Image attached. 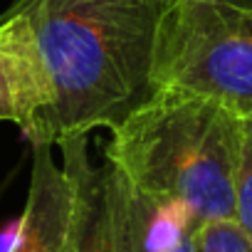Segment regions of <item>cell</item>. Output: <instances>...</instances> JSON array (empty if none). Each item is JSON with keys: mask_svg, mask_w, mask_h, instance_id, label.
<instances>
[{"mask_svg": "<svg viewBox=\"0 0 252 252\" xmlns=\"http://www.w3.org/2000/svg\"><path fill=\"white\" fill-rule=\"evenodd\" d=\"M166 0H15L0 18L13 50L15 121L57 146L114 129L151 99Z\"/></svg>", "mask_w": 252, "mask_h": 252, "instance_id": "1", "label": "cell"}, {"mask_svg": "<svg viewBox=\"0 0 252 252\" xmlns=\"http://www.w3.org/2000/svg\"><path fill=\"white\" fill-rule=\"evenodd\" d=\"M242 116L230 106L156 89L111 129L104 158L136 190L178 203L203 225L232 220Z\"/></svg>", "mask_w": 252, "mask_h": 252, "instance_id": "2", "label": "cell"}, {"mask_svg": "<svg viewBox=\"0 0 252 252\" xmlns=\"http://www.w3.org/2000/svg\"><path fill=\"white\" fill-rule=\"evenodd\" d=\"M154 87L215 99L252 116V8L218 0L168 3L154 42Z\"/></svg>", "mask_w": 252, "mask_h": 252, "instance_id": "3", "label": "cell"}, {"mask_svg": "<svg viewBox=\"0 0 252 252\" xmlns=\"http://www.w3.org/2000/svg\"><path fill=\"white\" fill-rule=\"evenodd\" d=\"M72 188V215L64 252H124L116 173L104 158H89L87 136L57 144Z\"/></svg>", "mask_w": 252, "mask_h": 252, "instance_id": "4", "label": "cell"}, {"mask_svg": "<svg viewBox=\"0 0 252 252\" xmlns=\"http://www.w3.org/2000/svg\"><path fill=\"white\" fill-rule=\"evenodd\" d=\"M50 144H32L30 190L18 235L8 252H64L72 188L62 166H57Z\"/></svg>", "mask_w": 252, "mask_h": 252, "instance_id": "5", "label": "cell"}, {"mask_svg": "<svg viewBox=\"0 0 252 252\" xmlns=\"http://www.w3.org/2000/svg\"><path fill=\"white\" fill-rule=\"evenodd\" d=\"M114 173L124 252H198V222L186 208L144 195L116 168Z\"/></svg>", "mask_w": 252, "mask_h": 252, "instance_id": "6", "label": "cell"}, {"mask_svg": "<svg viewBox=\"0 0 252 252\" xmlns=\"http://www.w3.org/2000/svg\"><path fill=\"white\" fill-rule=\"evenodd\" d=\"M235 225L252 245V116H242V141L235 171Z\"/></svg>", "mask_w": 252, "mask_h": 252, "instance_id": "7", "label": "cell"}, {"mask_svg": "<svg viewBox=\"0 0 252 252\" xmlns=\"http://www.w3.org/2000/svg\"><path fill=\"white\" fill-rule=\"evenodd\" d=\"M198 252H252V245L235 220H210L198 225Z\"/></svg>", "mask_w": 252, "mask_h": 252, "instance_id": "8", "label": "cell"}, {"mask_svg": "<svg viewBox=\"0 0 252 252\" xmlns=\"http://www.w3.org/2000/svg\"><path fill=\"white\" fill-rule=\"evenodd\" d=\"M0 121H15L13 52H10V40L3 25H0Z\"/></svg>", "mask_w": 252, "mask_h": 252, "instance_id": "9", "label": "cell"}, {"mask_svg": "<svg viewBox=\"0 0 252 252\" xmlns=\"http://www.w3.org/2000/svg\"><path fill=\"white\" fill-rule=\"evenodd\" d=\"M166 3H176V0H166ZM218 3H232V5H245V8H252V0H218Z\"/></svg>", "mask_w": 252, "mask_h": 252, "instance_id": "10", "label": "cell"}]
</instances>
